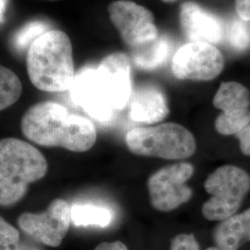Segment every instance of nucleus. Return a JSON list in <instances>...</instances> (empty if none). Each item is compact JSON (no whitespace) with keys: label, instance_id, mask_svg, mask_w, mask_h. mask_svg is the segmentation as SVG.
Listing matches in <instances>:
<instances>
[{"label":"nucleus","instance_id":"nucleus-21","mask_svg":"<svg viewBox=\"0 0 250 250\" xmlns=\"http://www.w3.org/2000/svg\"><path fill=\"white\" fill-rule=\"evenodd\" d=\"M20 232L0 216V250H20Z\"/></svg>","mask_w":250,"mask_h":250},{"label":"nucleus","instance_id":"nucleus-6","mask_svg":"<svg viewBox=\"0 0 250 250\" xmlns=\"http://www.w3.org/2000/svg\"><path fill=\"white\" fill-rule=\"evenodd\" d=\"M194 170L192 164L179 162L154 172L147 180L152 207L159 211L168 212L188 203L193 197V190L187 182Z\"/></svg>","mask_w":250,"mask_h":250},{"label":"nucleus","instance_id":"nucleus-15","mask_svg":"<svg viewBox=\"0 0 250 250\" xmlns=\"http://www.w3.org/2000/svg\"><path fill=\"white\" fill-rule=\"evenodd\" d=\"M213 237L220 250H238L250 242V208L222 221L216 227Z\"/></svg>","mask_w":250,"mask_h":250},{"label":"nucleus","instance_id":"nucleus-25","mask_svg":"<svg viewBox=\"0 0 250 250\" xmlns=\"http://www.w3.org/2000/svg\"><path fill=\"white\" fill-rule=\"evenodd\" d=\"M94 250H128L124 243L120 241L101 243Z\"/></svg>","mask_w":250,"mask_h":250},{"label":"nucleus","instance_id":"nucleus-4","mask_svg":"<svg viewBox=\"0 0 250 250\" xmlns=\"http://www.w3.org/2000/svg\"><path fill=\"white\" fill-rule=\"evenodd\" d=\"M125 143L135 155L163 160L187 159L197 147L193 134L174 123L134 128L125 135Z\"/></svg>","mask_w":250,"mask_h":250},{"label":"nucleus","instance_id":"nucleus-16","mask_svg":"<svg viewBox=\"0 0 250 250\" xmlns=\"http://www.w3.org/2000/svg\"><path fill=\"white\" fill-rule=\"evenodd\" d=\"M133 49L134 65L143 70H156L169 60L172 45L165 36H158L156 39Z\"/></svg>","mask_w":250,"mask_h":250},{"label":"nucleus","instance_id":"nucleus-12","mask_svg":"<svg viewBox=\"0 0 250 250\" xmlns=\"http://www.w3.org/2000/svg\"><path fill=\"white\" fill-rule=\"evenodd\" d=\"M72 101L91 118L101 124H109L115 114L99 84L97 70L84 68L75 75L70 88Z\"/></svg>","mask_w":250,"mask_h":250},{"label":"nucleus","instance_id":"nucleus-14","mask_svg":"<svg viewBox=\"0 0 250 250\" xmlns=\"http://www.w3.org/2000/svg\"><path fill=\"white\" fill-rule=\"evenodd\" d=\"M128 104L131 120L140 124L160 123L170 112L163 91L153 83H146L135 88Z\"/></svg>","mask_w":250,"mask_h":250},{"label":"nucleus","instance_id":"nucleus-20","mask_svg":"<svg viewBox=\"0 0 250 250\" xmlns=\"http://www.w3.org/2000/svg\"><path fill=\"white\" fill-rule=\"evenodd\" d=\"M48 26L43 21H32L20 29L13 37V45L16 49L23 51L29 48L39 36L48 31Z\"/></svg>","mask_w":250,"mask_h":250},{"label":"nucleus","instance_id":"nucleus-5","mask_svg":"<svg viewBox=\"0 0 250 250\" xmlns=\"http://www.w3.org/2000/svg\"><path fill=\"white\" fill-rule=\"evenodd\" d=\"M210 197L202 206L208 221H224L238 210L250 190V175L239 167L224 165L208 175L204 184Z\"/></svg>","mask_w":250,"mask_h":250},{"label":"nucleus","instance_id":"nucleus-11","mask_svg":"<svg viewBox=\"0 0 250 250\" xmlns=\"http://www.w3.org/2000/svg\"><path fill=\"white\" fill-rule=\"evenodd\" d=\"M97 75L101 89L114 110H120L129 103L133 89L131 65L124 53L110 54L99 65Z\"/></svg>","mask_w":250,"mask_h":250},{"label":"nucleus","instance_id":"nucleus-1","mask_svg":"<svg viewBox=\"0 0 250 250\" xmlns=\"http://www.w3.org/2000/svg\"><path fill=\"white\" fill-rule=\"evenodd\" d=\"M21 129L27 139L39 146L72 152L87 151L97 141V130L90 120L71 114L53 101L29 107L21 118Z\"/></svg>","mask_w":250,"mask_h":250},{"label":"nucleus","instance_id":"nucleus-2","mask_svg":"<svg viewBox=\"0 0 250 250\" xmlns=\"http://www.w3.org/2000/svg\"><path fill=\"white\" fill-rule=\"evenodd\" d=\"M26 65L36 88L45 92L70 89L76 74L69 36L55 29L45 32L28 48Z\"/></svg>","mask_w":250,"mask_h":250},{"label":"nucleus","instance_id":"nucleus-22","mask_svg":"<svg viewBox=\"0 0 250 250\" xmlns=\"http://www.w3.org/2000/svg\"><path fill=\"white\" fill-rule=\"evenodd\" d=\"M170 250H199V245L194 234L181 233L171 240Z\"/></svg>","mask_w":250,"mask_h":250},{"label":"nucleus","instance_id":"nucleus-29","mask_svg":"<svg viewBox=\"0 0 250 250\" xmlns=\"http://www.w3.org/2000/svg\"><path fill=\"white\" fill-rule=\"evenodd\" d=\"M207 250H220L217 247H211V248H208Z\"/></svg>","mask_w":250,"mask_h":250},{"label":"nucleus","instance_id":"nucleus-23","mask_svg":"<svg viewBox=\"0 0 250 250\" xmlns=\"http://www.w3.org/2000/svg\"><path fill=\"white\" fill-rule=\"evenodd\" d=\"M235 136L239 140L242 153L245 156L250 157V124L246 126L238 134H235Z\"/></svg>","mask_w":250,"mask_h":250},{"label":"nucleus","instance_id":"nucleus-3","mask_svg":"<svg viewBox=\"0 0 250 250\" xmlns=\"http://www.w3.org/2000/svg\"><path fill=\"white\" fill-rule=\"evenodd\" d=\"M48 170L45 156L18 138L0 140V206L11 207L26 195L29 185L44 178Z\"/></svg>","mask_w":250,"mask_h":250},{"label":"nucleus","instance_id":"nucleus-18","mask_svg":"<svg viewBox=\"0 0 250 250\" xmlns=\"http://www.w3.org/2000/svg\"><path fill=\"white\" fill-rule=\"evenodd\" d=\"M22 93V85L16 73L0 64V111L15 104Z\"/></svg>","mask_w":250,"mask_h":250},{"label":"nucleus","instance_id":"nucleus-28","mask_svg":"<svg viewBox=\"0 0 250 250\" xmlns=\"http://www.w3.org/2000/svg\"><path fill=\"white\" fill-rule=\"evenodd\" d=\"M161 1L166 2V3H172V2H175V1H177V0H161Z\"/></svg>","mask_w":250,"mask_h":250},{"label":"nucleus","instance_id":"nucleus-8","mask_svg":"<svg viewBox=\"0 0 250 250\" xmlns=\"http://www.w3.org/2000/svg\"><path fill=\"white\" fill-rule=\"evenodd\" d=\"M17 223L23 232L36 241L57 248L62 243L72 224L71 207L64 199L56 198L45 211L24 212L19 216Z\"/></svg>","mask_w":250,"mask_h":250},{"label":"nucleus","instance_id":"nucleus-13","mask_svg":"<svg viewBox=\"0 0 250 250\" xmlns=\"http://www.w3.org/2000/svg\"><path fill=\"white\" fill-rule=\"evenodd\" d=\"M179 20L189 42L214 45L225 36L226 29L222 20L195 2L182 4Z\"/></svg>","mask_w":250,"mask_h":250},{"label":"nucleus","instance_id":"nucleus-24","mask_svg":"<svg viewBox=\"0 0 250 250\" xmlns=\"http://www.w3.org/2000/svg\"><path fill=\"white\" fill-rule=\"evenodd\" d=\"M235 9L239 18L250 21V0H235Z\"/></svg>","mask_w":250,"mask_h":250},{"label":"nucleus","instance_id":"nucleus-9","mask_svg":"<svg viewBox=\"0 0 250 250\" xmlns=\"http://www.w3.org/2000/svg\"><path fill=\"white\" fill-rule=\"evenodd\" d=\"M108 14L126 45L132 48L159 36L151 11L130 0H117L108 6Z\"/></svg>","mask_w":250,"mask_h":250},{"label":"nucleus","instance_id":"nucleus-10","mask_svg":"<svg viewBox=\"0 0 250 250\" xmlns=\"http://www.w3.org/2000/svg\"><path fill=\"white\" fill-rule=\"evenodd\" d=\"M222 113L215 121V129L223 135H235L250 124L249 90L236 82L222 83L213 99Z\"/></svg>","mask_w":250,"mask_h":250},{"label":"nucleus","instance_id":"nucleus-19","mask_svg":"<svg viewBox=\"0 0 250 250\" xmlns=\"http://www.w3.org/2000/svg\"><path fill=\"white\" fill-rule=\"evenodd\" d=\"M228 43L232 49L244 51L250 46V21L234 18L225 31Z\"/></svg>","mask_w":250,"mask_h":250},{"label":"nucleus","instance_id":"nucleus-17","mask_svg":"<svg viewBox=\"0 0 250 250\" xmlns=\"http://www.w3.org/2000/svg\"><path fill=\"white\" fill-rule=\"evenodd\" d=\"M72 224L76 227L99 226L105 228L113 220L112 211L106 207L92 204H74L71 207Z\"/></svg>","mask_w":250,"mask_h":250},{"label":"nucleus","instance_id":"nucleus-7","mask_svg":"<svg viewBox=\"0 0 250 250\" xmlns=\"http://www.w3.org/2000/svg\"><path fill=\"white\" fill-rule=\"evenodd\" d=\"M224 67L223 54L214 45L189 42L173 54L171 71L181 80L210 81Z\"/></svg>","mask_w":250,"mask_h":250},{"label":"nucleus","instance_id":"nucleus-27","mask_svg":"<svg viewBox=\"0 0 250 250\" xmlns=\"http://www.w3.org/2000/svg\"><path fill=\"white\" fill-rule=\"evenodd\" d=\"M7 5H8V0H0V22L2 21L4 14L6 12Z\"/></svg>","mask_w":250,"mask_h":250},{"label":"nucleus","instance_id":"nucleus-26","mask_svg":"<svg viewBox=\"0 0 250 250\" xmlns=\"http://www.w3.org/2000/svg\"><path fill=\"white\" fill-rule=\"evenodd\" d=\"M20 250H42L41 249H39L38 247L35 246L34 244H31V243H28V242H22L21 243V248Z\"/></svg>","mask_w":250,"mask_h":250}]
</instances>
